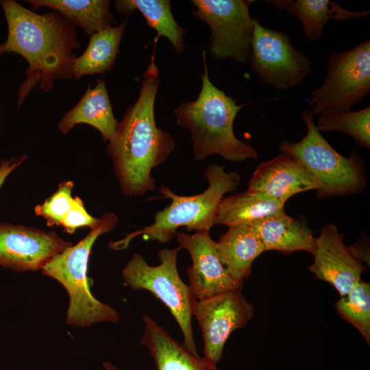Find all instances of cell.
<instances>
[{
    "mask_svg": "<svg viewBox=\"0 0 370 370\" xmlns=\"http://www.w3.org/2000/svg\"><path fill=\"white\" fill-rule=\"evenodd\" d=\"M126 24L125 20L116 27L110 26L91 35L84 52L73 61L72 73L75 79L110 70L119 53Z\"/></svg>",
    "mask_w": 370,
    "mask_h": 370,
    "instance_id": "cell-22",
    "label": "cell"
},
{
    "mask_svg": "<svg viewBox=\"0 0 370 370\" xmlns=\"http://www.w3.org/2000/svg\"><path fill=\"white\" fill-rule=\"evenodd\" d=\"M339 315L356 328L370 345V284L362 280L334 306Z\"/></svg>",
    "mask_w": 370,
    "mask_h": 370,
    "instance_id": "cell-26",
    "label": "cell"
},
{
    "mask_svg": "<svg viewBox=\"0 0 370 370\" xmlns=\"http://www.w3.org/2000/svg\"><path fill=\"white\" fill-rule=\"evenodd\" d=\"M80 123L95 127L104 140L109 142L114 137L118 122L112 112L104 80H99L93 88L88 86L77 104L62 117L58 128L67 134L75 125Z\"/></svg>",
    "mask_w": 370,
    "mask_h": 370,
    "instance_id": "cell-18",
    "label": "cell"
},
{
    "mask_svg": "<svg viewBox=\"0 0 370 370\" xmlns=\"http://www.w3.org/2000/svg\"><path fill=\"white\" fill-rule=\"evenodd\" d=\"M168 0H120L115 1L116 9L121 13L131 14L138 10L145 17L148 25L154 29L155 45L160 36L166 38L178 53L184 51L183 36L186 29L175 21Z\"/></svg>",
    "mask_w": 370,
    "mask_h": 370,
    "instance_id": "cell-24",
    "label": "cell"
},
{
    "mask_svg": "<svg viewBox=\"0 0 370 370\" xmlns=\"http://www.w3.org/2000/svg\"><path fill=\"white\" fill-rule=\"evenodd\" d=\"M266 2L297 17L305 37L310 42L321 36L325 25L331 20L347 21L369 14V10H348L330 0H269Z\"/></svg>",
    "mask_w": 370,
    "mask_h": 370,
    "instance_id": "cell-19",
    "label": "cell"
},
{
    "mask_svg": "<svg viewBox=\"0 0 370 370\" xmlns=\"http://www.w3.org/2000/svg\"><path fill=\"white\" fill-rule=\"evenodd\" d=\"M319 188L317 180L300 161L282 153L258 166L247 189L264 193L284 205L295 194Z\"/></svg>",
    "mask_w": 370,
    "mask_h": 370,
    "instance_id": "cell-15",
    "label": "cell"
},
{
    "mask_svg": "<svg viewBox=\"0 0 370 370\" xmlns=\"http://www.w3.org/2000/svg\"><path fill=\"white\" fill-rule=\"evenodd\" d=\"M203 60L204 73L197 99L185 101L174 110L177 124L190 133L195 158L201 160L218 154L234 162L258 158L256 149L234 133V119L243 105H238L211 82L205 51Z\"/></svg>",
    "mask_w": 370,
    "mask_h": 370,
    "instance_id": "cell-3",
    "label": "cell"
},
{
    "mask_svg": "<svg viewBox=\"0 0 370 370\" xmlns=\"http://www.w3.org/2000/svg\"><path fill=\"white\" fill-rule=\"evenodd\" d=\"M284 213V205L264 193L247 189L221 199L214 224L228 227H252Z\"/></svg>",
    "mask_w": 370,
    "mask_h": 370,
    "instance_id": "cell-17",
    "label": "cell"
},
{
    "mask_svg": "<svg viewBox=\"0 0 370 370\" xmlns=\"http://www.w3.org/2000/svg\"><path fill=\"white\" fill-rule=\"evenodd\" d=\"M323 83L310 94L314 114L350 110L370 92V41L348 51L333 52L326 64Z\"/></svg>",
    "mask_w": 370,
    "mask_h": 370,
    "instance_id": "cell-8",
    "label": "cell"
},
{
    "mask_svg": "<svg viewBox=\"0 0 370 370\" xmlns=\"http://www.w3.org/2000/svg\"><path fill=\"white\" fill-rule=\"evenodd\" d=\"M117 222L118 217L114 213L103 214L83 239L57 254L41 269L44 275L60 282L68 293L69 325L84 327L104 321L116 323L119 320L115 309L93 297L87 277L93 244L99 236L111 232Z\"/></svg>",
    "mask_w": 370,
    "mask_h": 370,
    "instance_id": "cell-5",
    "label": "cell"
},
{
    "mask_svg": "<svg viewBox=\"0 0 370 370\" xmlns=\"http://www.w3.org/2000/svg\"><path fill=\"white\" fill-rule=\"evenodd\" d=\"M221 263L236 280L243 281L251 273L254 260L265 251L251 227H228L217 242Z\"/></svg>",
    "mask_w": 370,
    "mask_h": 370,
    "instance_id": "cell-21",
    "label": "cell"
},
{
    "mask_svg": "<svg viewBox=\"0 0 370 370\" xmlns=\"http://www.w3.org/2000/svg\"><path fill=\"white\" fill-rule=\"evenodd\" d=\"M193 316L201 331L204 357L217 365L230 335L253 318L254 307L241 289H236L196 300Z\"/></svg>",
    "mask_w": 370,
    "mask_h": 370,
    "instance_id": "cell-11",
    "label": "cell"
},
{
    "mask_svg": "<svg viewBox=\"0 0 370 370\" xmlns=\"http://www.w3.org/2000/svg\"><path fill=\"white\" fill-rule=\"evenodd\" d=\"M249 61L261 81L284 91L301 84L311 72L309 58L296 49L286 33L254 18Z\"/></svg>",
    "mask_w": 370,
    "mask_h": 370,
    "instance_id": "cell-10",
    "label": "cell"
},
{
    "mask_svg": "<svg viewBox=\"0 0 370 370\" xmlns=\"http://www.w3.org/2000/svg\"><path fill=\"white\" fill-rule=\"evenodd\" d=\"M26 156H22L10 160H4L0 164V188L6 177L25 160Z\"/></svg>",
    "mask_w": 370,
    "mask_h": 370,
    "instance_id": "cell-29",
    "label": "cell"
},
{
    "mask_svg": "<svg viewBox=\"0 0 370 370\" xmlns=\"http://www.w3.org/2000/svg\"><path fill=\"white\" fill-rule=\"evenodd\" d=\"M143 319L145 329L140 343L148 348L157 370H218L217 364L206 358L191 354L149 315L144 314ZM103 366L106 370H119L110 362Z\"/></svg>",
    "mask_w": 370,
    "mask_h": 370,
    "instance_id": "cell-16",
    "label": "cell"
},
{
    "mask_svg": "<svg viewBox=\"0 0 370 370\" xmlns=\"http://www.w3.org/2000/svg\"><path fill=\"white\" fill-rule=\"evenodd\" d=\"M204 176L208 182V187L195 195H179L162 185L159 191L162 197L171 200V204L156 214L152 224L111 243L110 247L125 249L133 238L141 235L145 239L166 243L176 236L177 230L182 227L188 232L210 231L223 195L237 188L241 176L236 172H226L224 166L218 164L208 166Z\"/></svg>",
    "mask_w": 370,
    "mask_h": 370,
    "instance_id": "cell-4",
    "label": "cell"
},
{
    "mask_svg": "<svg viewBox=\"0 0 370 370\" xmlns=\"http://www.w3.org/2000/svg\"><path fill=\"white\" fill-rule=\"evenodd\" d=\"M307 132L298 142L282 140V153L300 161L319 184V198L351 195L364 190L367 179L360 157L355 152L345 157L336 151L322 136L310 110L301 112Z\"/></svg>",
    "mask_w": 370,
    "mask_h": 370,
    "instance_id": "cell-6",
    "label": "cell"
},
{
    "mask_svg": "<svg viewBox=\"0 0 370 370\" xmlns=\"http://www.w3.org/2000/svg\"><path fill=\"white\" fill-rule=\"evenodd\" d=\"M74 183H60L57 190L42 204L36 206L35 214L46 220L48 226L60 225L61 221L71 206Z\"/></svg>",
    "mask_w": 370,
    "mask_h": 370,
    "instance_id": "cell-27",
    "label": "cell"
},
{
    "mask_svg": "<svg viewBox=\"0 0 370 370\" xmlns=\"http://www.w3.org/2000/svg\"><path fill=\"white\" fill-rule=\"evenodd\" d=\"M193 14L210 28L209 50L217 60L249 61L254 19L249 14L251 0H193Z\"/></svg>",
    "mask_w": 370,
    "mask_h": 370,
    "instance_id": "cell-9",
    "label": "cell"
},
{
    "mask_svg": "<svg viewBox=\"0 0 370 370\" xmlns=\"http://www.w3.org/2000/svg\"><path fill=\"white\" fill-rule=\"evenodd\" d=\"M154 55L143 75L138 99L118 123L108 145L119 186L130 197L142 196L155 189L151 171L164 163L175 148L171 135L155 121L160 72Z\"/></svg>",
    "mask_w": 370,
    "mask_h": 370,
    "instance_id": "cell-1",
    "label": "cell"
},
{
    "mask_svg": "<svg viewBox=\"0 0 370 370\" xmlns=\"http://www.w3.org/2000/svg\"><path fill=\"white\" fill-rule=\"evenodd\" d=\"M99 221L88 213L84 208V203L80 197H73L71 206L68 212L64 216L60 225L69 234H73L77 228L89 227H95Z\"/></svg>",
    "mask_w": 370,
    "mask_h": 370,
    "instance_id": "cell-28",
    "label": "cell"
},
{
    "mask_svg": "<svg viewBox=\"0 0 370 370\" xmlns=\"http://www.w3.org/2000/svg\"><path fill=\"white\" fill-rule=\"evenodd\" d=\"M321 132L339 131L352 136L359 147H370V107L358 111L320 114L317 123Z\"/></svg>",
    "mask_w": 370,
    "mask_h": 370,
    "instance_id": "cell-25",
    "label": "cell"
},
{
    "mask_svg": "<svg viewBox=\"0 0 370 370\" xmlns=\"http://www.w3.org/2000/svg\"><path fill=\"white\" fill-rule=\"evenodd\" d=\"M343 238L335 225L323 227L316 238L314 262L308 267L317 278L332 284L341 297L362 280L365 271L362 262L344 244Z\"/></svg>",
    "mask_w": 370,
    "mask_h": 370,
    "instance_id": "cell-14",
    "label": "cell"
},
{
    "mask_svg": "<svg viewBox=\"0 0 370 370\" xmlns=\"http://www.w3.org/2000/svg\"><path fill=\"white\" fill-rule=\"evenodd\" d=\"M266 251L283 253L305 251L313 255L316 238L307 223L286 212L270 217L251 227Z\"/></svg>",
    "mask_w": 370,
    "mask_h": 370,
    "instance_id": "cell-20",
    "label": "cell"
},
{
    "mask_svg": "<svg viewBox=\"0 0 370 370\" xmlns=\"http://www.w3.org/2000/svg\"><path fill=\"white\" fill-rule=\"evenodd\" d=\"M34 8L45 6L64 15L73 25L80 26L88 34L111 26L115 21L106 0H32Z\"/></svg>",
    "mask_w": 370,
    "mask_h": 370,
    "instance_id": "cell-23",
    "label": "cell"
},
{
    "mask_svg": "<svg viewBox=\"0 0 370 370\" xmlns=\"http://www.w3.org/2000/svg\"><path fill=\"white\" fill-rule=\"evenodd\" d=\"M71 243L54 232L0 223V267L17 272L41 270Z\"/></svg>",
    "mask_w": 370,
    "mask_h": 370,
    "instance_id": "cell-12",
    "label": "cell"
},
{
    "mask_svg": "<svg viewBox=\"0 0 370 370\" xmlns=\"http://www.w3.org/2000/svg\"><path fill=\"white\" fill-rule=\"evenodd\" d=\"M209 232L176 234L180 247L186 249L192 259V266L187 273L188 286L195 300L241 289L243 284V281L234 278L221 263L217 242L211 238Z\"/></svg>",
    "mask_w": 370,
    "mask_h": 370,
    "instance_id": "cell-13",
    "label": "cell"
},
{
    "mask_svg": "<svg viewBox=\"0 0 370 370\" xmlns=\"http://www.w3.org/2000/svg\"><path fill=\"white\" fill-rule=\"evenodd\" d=\"M8 34L0 44V56L14 52L28 62L27 78L18 90V108L39 84L47 92L57 78L72 77L74 49L78 48L74 25L56 13L39 14L13 0L0 1Z\"/></svg>",
    "mask_w": 370,
    "mask_h": 370,
    "instance_id": "cell-2",
    "label": "cell"
},
{
    "mask_svg": "<svg viewBox=\"0 0 370 370\" xmlns=\"http://www.w3.org/2000/svg\"><path fill=\"white\" fill-rule=\"evenodd\" d=\"M180 247L158 252L160 263L149 265L144 257L135 253L123 268L126 284L132 290L145 289L152 293L169 309L184 336L183 346L193 356H199L192 328L195 299L188 285L181 279L177 267Z\"/></svg>",
    "mask_w": 370,
    "mask_h": 370,
    "instance_id": "cell-7",
    "label": "cell"
}]
</instances>
